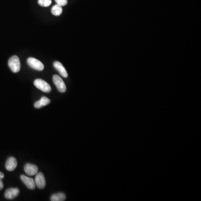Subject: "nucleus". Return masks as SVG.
<instances>
[{
	"instance_id": "f257e3e1",
	"label": "nucleus",
	"mask_w": 201,
	"mask_h": 201,
	"mask_svg": "<svg viewBox=\"0 0 201 201\" xmlns=\"http://www.w3.org/2000/svg\"><path fill=\"white\" fill-rule=\"evenodd\" d=\"M9 68L13 73H18L21 68V64L19 58L16 55H13L9 59L8 62Z\"/></svg>"
},
{
	"instance_id": "f03ea898",
	"label": "nucleus",
	"mask_w": 201,
	"mask_h": 201,
	"mask_svg": "<svg viewBox=\"0 0 201 201\" xmlns=\"http://www.w3.org/2000/svg\"><path fill=\"white\" fill-rule=\"evenodd\" d=\"M34 86L37 87V88L39 89L40 91L49 93L51 91L52 88L49 84L47 82L43 80L42 79H37L35 80L34 82Z\"/></svg>"
},
{
	"instance_id": "7ed1b4c3",
	"label": "nucleus",
	"mask_w": 201,
	"mask_h": 201,
	"mask_svg": "<svg viewBox=\"0 0 201 201\" xmlns=\"http://www.w3.org/2000/svg\"><path fill=\"white\" fill-rule=\"evenodd\" d=\"M27 62L28 65L31 68L35 69L37 71H43L44 68V65L43 63L40 61L34 58H29L28 59Z\"/></svg>"
},
{
	"instance_id": "20e7f679",
	"label": "nucleus",
	"mask_w": 201,
	"mask_h": 201,
	"mask_svg": "<svg viewBox=\"0 0 201 201\" xmlns=\"http://www.w3.org/2000/svg\"><path fill=\"white\" fill-rule=\"evenodd\" d=\"M53 79L54 83L57 88L58 90L61 93H64L66 91L67 88L63 79L58 75H54L53 76Z\"/></svg>"
},
{
	"instance_id": "39448f33",
	"label": "nucleus",
	"mask_w": 201,
	"mask_h": 201,
	"mask_svg": "<svg viewBox=\"0 0 201 201\" xmlns=\"http://www.w3.org/2000/svg\"><path fill=\"white\" fill-rule=\"evenodd\" d=\"M35 185L39 189H43L46 185V181L44 175L42 172L38 173L35 179Z\"/></svg>"
},
{
	"instance_id": "423d86ee",
	"label": "nucleus",
	"mask_w": 201,
	"mask_h": 201,
	"mask_svg": "<svg viewBox=\"0 0 201 201\" xmlns=\"http://www.w3.org/2000/svg\"><path fill=\"white\" fill-rule=\"evenodd\" d=\"M24 170L29 176L36 175L38 172V168L35 165L27 163L24 167Z\"/></svg>"
},
{
	"instance_id": "0eeeda50",
	"label": "nucleus",
	"mask_w": 201,
	"mask_h": 201,
	"mask_svg": "<svg viewBox=\"0 0 201 201\" xmlns=\"http://www.w3.org/2000/svg\"><path fill=\"white\" fill-rule=\"evenodd\" d=\"M20 193V190L17 188H8L5 193V197L6 199H13L16 198Z\"/></svg>"
},
{
	"instance_id": "6e6552de",
	"label": "nucleus",
	"mask_w": 201,
	"mask_h": 201,
	"mask_svg": "<svg viewBox=\"0 0 201 201\" xmlns=\"http://www.w3.org/2000/svg\"><path fill=\"white\" fill-rule=\"evenodd\" d=\"M21 180L23 181V182L26 185V187L28 188L31 189V190H34V189L35 188L36 185H35V180L31 178L26 177L25 175H22L20 177Z\"/></svg>"
},
{
	"instance_id": "1a4fd4ad",
	"label": "nucleus",
	"mask_w": 201,
	"mask_h": 201,
	"mask_svg": "<svg viewBox=\"0 0 201 201\" xmlns=\"http://www.w3.org/2000/svg\"><path fill=\"white\" fill-rule=\"evenodd\" d=\"M18 165V162L16 158L13 157L9 158L6 162L5 167L6 169L10 172H12L16 169Z\"/></svg>"
},
{
	"instance_id": "9d476101",
	"label": "nucleus",
	"mask_w": 201,
	"mask_h": 201,
	"mask_svg": "<svg viewBox=\"0 0 201 201\" xmlns=\"http://www.w3.org/2000/svg\"><path fill=\"white\" fill-rule=\"evenodd\" d=\"M53 65L54 67L60 73L61 76L64 78H67L68 77V73L62 63L59 62H55L53 64Z\"/></svg>"
},
{
	"instance_id": "9b49d317",
	"label": "nucleus",
	"mask_w": 201,
	"mask_h": 201,
	"mask_svg": "<svg viewBox=\"0 0 201 201\" xmlns=\"http://www.w3.org/2000/svg\"><path fill=\"white\" fill-rule=\"evenodd\" d=\"M50 103V100L46 97H43L39 101H38L35 103L34 106L36 108H40L43 106L49 105Z\"/></svg>"
},
{
	"instance_id": "f8f14e48",
	"label": "nucleus",
	"mask_w": 201,
	"mask_h": 201,
	"mask_svg": "<svg viewBox=\"0 0 201 201\" xmlns=\"http://www.w3.org/2000/svg\"><path fill=\"white\" fill-rule=\"evenodd\" d=\"M66 198L65 194L63 193H58L53 194L50 197V200L52 201H64Z\"/></svg>"
},
{
	"instance_id": "ddd939ff",
	"label": "nucleus",
	"mask_w": 201,
	"mask_h": 201,
	"mask_svg": "<svg viewBox=\"0 0 201 201\" xmlns=\"http://www.w3.org/2000/svg\"><path fill=\"white\" fill-rule=\"evenodd\" d=\"M51 12H52L53 15L54 16H60L63 12L62 7L61 6L57 4L53 7Z\"/></svg>"
},
{
	"instance_id": "4468645a",
	"label": "nucleus",
	"mask_w": 201,
	"mask_h": 201,
	"mask_svg": "<svg viewBox=\"0 0 201 201\" xmlns=\"http://www.w3.org/2000/svg\"><path fill=\"white\" fill-rule=\"evenodd\" d=\"M52 3V0H38V4L42 7H49Z\"/></svg>"
},
{
	"instance_id": "2eb2a0df",
	"label": "nucleus",
	"mask_w": 201,
	"mask_h": 201,
	"mask_svg": "<svg viewBox=\"0 0 201 201\" xmlns=\"http://www.w3.org/2000/svg\"><path fill=\"white\" fill-rule=\"evenodd\" d=\"M57 4L62 6H65L68 3V0H55Z\"/></svg>"
},
{
	"instance_id": "dca6fc26",
	"label": "nucleus",
	"mask_w": 201,
	"mask_h": 201,
	"mask_svg": "<svg viewBox=\"0 0 201 201\" xmlns=\"http://www.w3.org/2000/svg\"><path fill=\"white\" fill-rule=\"evenodd\" d=\"M3 183L2 181V179H0V191L3 189Z\"/></svg>"
},
{
	"instance_id": "f3484780",
	"label": "nucleus",
	"mask_w": 201,
	"mask_h": 201,
	"mask_svg": "<svg viewBox=\"0 0 201 201\" xmlns=\"http://www.w3.org/2000/svg\"><path fill=\"white\" fill-rule=\"evenodd\" d=\"M3 178H4V174L3 173L0 172V179H3Z\"/></svg>"
}]
</instances>
